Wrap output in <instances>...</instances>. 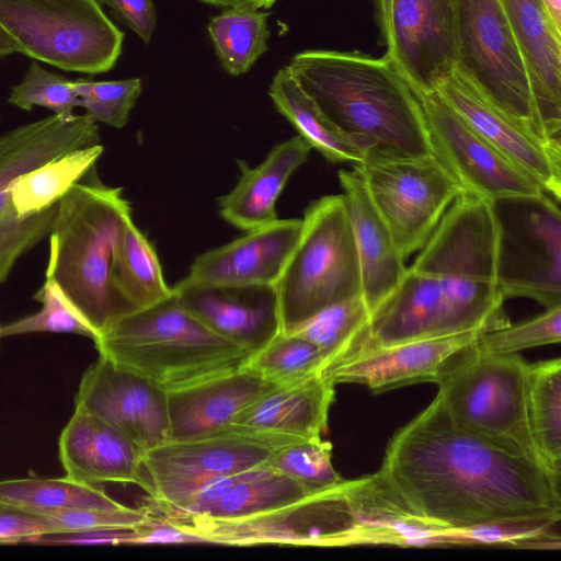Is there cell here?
Listing matches in <instances>:
<instances>
[{
  "mask_svg": "<svg viewBox=\"0 0 561 561\" xmlns=\"http://www.w3.org/2000/svg\"><path fill=\"white\" fill-rule=\"evenodd\" d=\"M37 512L48 517L54 531L133 528L149 517L146 506L138 508L125 506L118 510L80 508Z\"/></svg>",
  "mask_w": 561,
  "mask_h": 561,
  "instance_id": "43",
  "label": "cell"
},
{
  "mask_svg": "<svg viewBox=\"0 0 561 561\" xmlns=\"http://www.w3.org/2000/svg\"><path fill=\"white\" fill-rule=\"evenodd\" d=\"M268 16L261 9L231 7L210 19L207 32L227 73L248 72L267 50Z\"/></svg>",
  "mask_w": 561,
  "mask_h": 561,
  "instance_id": "32",
  "label": "cell"
},
{
  "mask_svg": "<svg viewBox=\"0 0 561 561\" xmlns=\"http://www.w3.org/2000/svg\"><path fill=\"white\" fill-rule=\"evenodd\" d=\"M0 26L18 53L65 71L105 73L123 49L98 0H0Z\"/></svg>",
  "mask_w": 561,
  "mask_h": 561,
  "instance_id": "8",
  "label": "cell"
},
{
  "mask_svg": "<svg viewBox=\"0 0 561 561\" xmlns=\"http://www.w3.org/2000/svg\"><path fill=\"white\" fill-rule=\"evenodd\" d=\"M302 228V219H277L198 255L185 280L218 285H275Z\"/></svg>",
  "mask_w": 561,
  "mask_h": 561,
  "instance_id": "20",
  "label": "cell"
},
{
  "mask_svg": "<svg viewBox=\"0 0 561 561\" xmlns=\"http://www.w3.org/2000/svg\"><path fill=\"white\" fill-rule=\"evenodd\" d=\"M496 227V280L505 299L561 305V213L547 193L491 202Z\"/></svg>",
  "mask_w": 561,
  "mask_h": 561,
  "instance_id": "10",
  "label": "cell"
},
{
  "mask_svg": "<svg viewBox=\"0 0 561 561\" xmlns=\"http://www.w3.org/2000/svg\"><path fill=\"white\" fill-rule=\"evenodd\" d=\"M309 494L312 493L298 482L265 465L245 471L220 499L193 517L243 518L295 502Z\"/></svg>",
  "mask_w": 561,
  "mask_h": 561,
  "instance_id": "33",
  "label": "cell"
},
{
  "mask_svg": "<svg viewBox=\"0 0 561 561\" xmlns=\"http://www.w3.org/2000/svg\"><path fill=\"white\" fill-rule=\"evenodd\" d=\"M334 387L324 374L278 385L239 413L230 426L298 439L321 438L328 427Z\"/></svg>",
  "mask_w": 561,
  "mask_h": 561,
  "instance_id": "26",
  "label": "cell"
},
{
  "mask_svg": "<svg viewBox=\"0 0 561 561\" xmlns=\"http://www.w3.org/2000/svg\"><path fill=\"white\" fill-rule=\"evenodd\" d=\"M8 102L27 112L34 106L45 107L58 116H71L79 107L71 80L43 68L36 60L30 64L21 82L11 87Z\"/></svg>",
  "mask_w": 561,
  "mask_h": 561,
  "instance_id": "40",
  "label": "cell"
},
{
  "mask_svg": "<svg viewBox=\"0 0 561 561\" xmlns=\"http://www.w3.org/2000/svg\"><path fill=\"white\" fill-rule=\"evenodd\" d=\"M368 321L369 310L359 294L320 310L293 333L308 340L325 355V373L362 348Z\"/></svg>",
  "mask_w": 561,
  "mask_h": 561,
  "instance_id": "34",
  "label": "cell"
},
{
  "mask_svg": "<svg viewBox=\"0 0 561 561\" xmlns=\"http://www.w3.org/2000/svg\"><path fill=\"white\" fill-rule=\"evenodd\" d=\"M113 15L130 28L145 44H149L156 30L157 14L153 0H98Z\"/></svg>",
  "mask_w": 561,
  "mask_h": 561,
  "instance_id": "45",
  "label": "cell"
},
{
  "mask_svg": "<svg viewBox=\"0 0 561 561\" xmlns=\"http://www.w3.org/2000/svg\"><path fill=\"white\" fill-rule=\"evenodd\" d=\"M93 342L100 356L165 392L242 368L251 356L203 323L174 291L116 319Z\"/></svg>",
  "mask_w": 561,
  "mask_h": 561,
  "instance_id": "5",
  "label": "cell"
},
{
  "mask_svg": "<svg viewBox=\"0 0 561 561\" xmlns=\"http://www.w3.org/2000/svg\"><path fill=\"white\" fill-rule=\"evenodd\" d=\"M103 151L101 144L73 149L20 175L11 187L16 214L30 216L58 204L95 167Z\"/></svg>",
  "mask_w": 561,
  "mask_h": 561,
  "instance_id": "31",
  "label": "cell"
},
{
  "mask_svg": "<svg viewBox=\"0 0 561 561\" xmlns=\"http://www.w3.org/2000/svg\"><path fill=\"white\" fill-rule=\"evenodd\" d=\"M34 299L42 308L30 316L0 325V339L27 333H73L95 340L96 333L65 296L60 287L46 278Z\"/></svg>",
  "mask_w": 561,
  "mask_h": 561,
  "instance_id": "38",
  "label": "cell"
},
{
  "mask_svg": "<svg viewBox=\"0 0 561 561\" xmlns=\"http://www.w3.org/2000/svg\"><path fill=\"white\" fill-rule=\"evenodd\" d=\"M344 482L271 511L236 519L159 515L197 542L226 546H346L353 522Z\"/></svg>",
  "mask_w": 561,
  "mask_h": 561,
  "instance_id": "12",
  "label": "cell"
},
{
  "mask_svg": "<svg viewBox=\"0 0 561 561\" xmlns=\"http://www.w3.org/2000/svg\"><path fill=\"white\" fill-rule=\"evenodd\" d=\"M356 167L404 261L423 248L445 211L463 192L434 154H366Z\"/></svg>",
  "mask_w": 561,
  "mask_h": 561,
  "instance_id": "11",
  "label": "cell"
},
{
  "mask_svg": "<svg viewBox=\"0 0 561 561\" xmlns=\"http://www.w3.org/2000/svg\"><path fill=\"white\" fill-rule=\"evenodd\" d=\"M57 211L58 204L30 216L14 213L0 220V285L18 259L49 234Z\"/></svg>",
  "mask_w": 561,
  "mask_h": 561,
  "instance_id": "42",
  "label": "cell"
},
{
  "mask_svg": "<svg viewBox=\"0 0 561 561\" xmlns=\"http://www.w3.org/2000/svg\"><path fill=\"white\" fill-rule=\"evenodd\" d=\"M71 85L79 99V107L94 123H103L115 128H123L141 91L139 78L115 81H92L85 78L71 80Z\"/></svg>",
  "mask_w": 561,
  "mask_h": 561,
  "instance_id": "39",
  "label": "cell"
},
{
  "mask_svg": "<svg viewBox=\"0 0 561 561\" xmlns=\"http://www.w3.org/2000/svg\"><path fill=\"white\" fill-rule=\"evenodd\" d=\"M304 439L229 426L197 438L168 440L142 456L149 499L175 505L202 483L265 466L280 448Z\"/></svg>",
  "mask_w": 561,
  "mask_h": 561,
  "instance_id": "13",
  "label": "cell"
},
{
  "mask_svg": "<svg viewBox=\"0 0 561 561\" xmlns=\"http://www.w3.org/2000/svg\"><path fill=\"white\" fill-rule=\"evenodd\" d=\"M130 219L122 187L103 184L94 167L61 197L49 232L46 278L60 287L96 337L125 314L112 270Z\"/></svg>",
  "mask_w": 561,
  "mask_h": 561,
  "instance_id": "4",
  "label": "cell"
},
{
  "mask_svg": "<svg viewBox=\"0 0 561 561\" xmlns=\"http://www.w3.org/2000/svg\"><path fill=\"white\" fill-rule=\"evenodd\" d=\"M276 386L242 367L167 392L169 440L197 438L227 430L239 413Z\"/></svg>",
  "mask_w": 561,
  "mask_h": 561,
  "instance_id": "23",
  "label": "cell"
},
{
  "mask_svg": "<svg viewBox=\"0 0 561 561\" xmlns=\"http://www.w3.org/2000/svg\"><path fill=\"white\" fill-rule=\"evenodd\" d=\"M268 94L276 110L327 160L352 165L363 161L365 152L331 123L298 84L287 65L274 75Z\"/></svg>",
  "mask_w": 561,
  "mask_h": 561,
  "instance_id": "28",
  "label": "cell"
},
{
  "mask_svg": "<svg viewBox=\"0 0 561 561\" xmlns=\"http://www.w3.org/2000/svg\"><path fill=\"white\" fill-rule=\"evenodd\" d=\"M4 504H5V503H3V502H1V501H0V506H2V505H4Z\"/></svg>",
  "mask_w": 561,
  "mask_h": 561,
  "instance_id": "51",
  "label": "cell"
},
{
  "mask_svg": "<svg viewBox=\"0 0 561 561\" xmlns=\"http://www.w3.org/2000/svg\"><path fill=\"white\" fill-rule=\"evenodd\" d=\"M435 91L472 129L560 203L561 145L545 141L515 122L457 68Z\"/></svg>",
  "mask_w": 561,
  "mask_h": 561,
  "instance_id": "17",
  "label": "cell"
},
{
  "mask_svg": "<svg viewBox=\"0 0 561 561\" xmlns=\"http://www.w3.org/2000/svg\"><path fill=\"white\" fill-rule=\"evenodd\" d=\"M58 446L66 477L92 485L135 484L151 494L142 465L144 453L104 420L75 410Z\"/></svg>",
  "mask_w": 561,
  "mask_h": 561,
  "instance_id": "21",
  "label": "cell"
},
{
  "mask_svg": "<svg viewBox=\"0 0 561 561\" xmlns=\"http://www.w3.org/2000/svg\"><path fill=\"white\" fill-rule=\"evenodd\" d=\"M266 465L295 480L309 493L334 488L344 481L333 467L331 443L322 438L291 443L276 451Z\"/></svg>",
  "mask_w": 561,
  "mask_h": 561,
  "instance_id": "37",
  "label": "cell"
},
{
  "mask_svg": "<svg viewBox=\"0 0 561 561\" xmlns=\"http://www.w3.org/2000/svg\"><path fill=\"white\" fill-rule=\"evenodd\" d=\"M112 285L125 314L173 294L164 280L156 250L133 219L127 222L118 245Z\"/></svg>",
  "mask_w": 561,
  "mask_h": 561,
  "instance_id": "30",
  "label": "cell"
},
{
  "mask_svg": "<svg viewBox=\"0 0 561 561\" xmlns=\"http://www.w3.org/2000/svg\"><path fill=\"white\" fill-rule=\"evenodd\" d=\"M243 367L274 385H288L323 374L327 357L308 340L295 333L280 332L252 354Z\"/></svg>",
  "mask_w": 561,
  "mask_h": 561,
  "instance_id": "36",
  "label": "cell"
},
{
  "mask_svg": "<svg viewBox=\"0 0 561 561\" xmlns=\"http://www.w3.org/2000/svg\"><path fill=\"white\" fill-rule=\"evenodd\" d=\"M203 3L220 7H251L255 9H268L278 0H199Z\"/></svg>",
  "mask_w": 561,
  "mask_h": 561,
  "instance_id": "48",
  "label": "cell"
},
{
  "mask_svg": "<svg viewBox=\"0 0 561 561\" xmlns=\"http://www.w3.org/2000/svg\"><path fill=\"white\" fill-rule=\"evenodd\" d=\"M344 197L358 257L362 295L370 313L401 282L407 266L394 240L373 205L356 165L340 170Z\"/></svg>",
  "mask_w": 561,
  "mask_h": 561,
  "instance_id": "24",
  "label": "cell"
},
{
  "mask_svg": "<svg viewBox=\"0 0 561 561\" xmlns=\"http://www.w3.org/2000/svg\"><path fill=\"white\" fill-rule=\"evenodd\" d=\"M13 53H16V49L7 33L0 26V57H4Z\"/></svg>",
  "mask_w": 561,
  "mask_h": 561,
  "instance_id": "50",
  "label": "cell"
},
{
  "mask_svg": "<svg viewBox=\"0 0 561 561\" xmlns=\"http://www.w3.org/2000/svg\"><path fill=\"white\" fill-rule=\"evenodd\" d=\"M528 365L518 353L488 354L474 342L444 369L436 396L456 426L538 463L527 420Z\"/></svg>",
  "mask_w": 561,
  "mask_h": 561,
  "instance_id": "7",
  "label": "cell"
},
{
  "mask_svg": "<svg viewBox=\"0 0 561 561\" xmlns=\"http://www.w3.org/2000/svg\"><path fill=\"white\" fill-rule=\"evenodd\" d=\"M561 341V305L518 324L481 333L476 346L488 354H514Z\"/></svg>",
  "mask_w": 561,
  "mask_h": 561,
  "instance_id": "41",
  "label": "cell"
},
{
  "mask_svg": "<svg viewBox=\"0 0 561 561\" xmlns=\"http://www.w3.org/2000/svg\"><path fill=\"white\" fill-rule=\"evenodd\" d=\"M100 140L96 123L84 114H53L0 135V220L16 213L11 187L20 175L73 149L99 145Z\"/></svg>",
  "mask_w": 561,
  "mask_h": 561,
  "instance_id": "25",
  "label": "cell"
},
{
  "mask_svg": "<svg viewBox=\"0 0 561 561\" xmlns=\"http://www.w3.org/2000/svg\"><path fill=\"white\" fill-rule=\"evenodd\" d=\"M275 287L287 334L320 310L362 294L344 194L322 196L306 208L299 239Z\"/></svg>",
  "mask_w": 561,
  "mask_h": 561,
  "instance_id": "6",
  "label": "cell"
},
{
  "mask_svg": "<svg viewBox=\"0 0 561 561\" xmlns=\"http://www.w3.org/2000/svg\"><path fill=\"white\" fill-rule=\"evenodd\" d=\"M496 280L491 202L462 192L369 316L364 350L510 324Z\"/></svg>",
  "mask_w": 561,
  "mask_h": 561,
  "instance_id": "2",
  "label": "cell"
},
{
  "mask_svg": "<svg viewBox=\"0 0 561 561\" xmlns=\"http://www.w3.org/2000/svg\"><path fill=\"white\" fill-rule=\"evenodd\" d=\"M376 473L412 514L443 528L561 517L559 482L456 426L437 396L393 434Z\"/></svg>",
  "mask_w": 561,
  "mask_h": 561,
  "instance_id": "1",
  "label": "cell"
},
{
  "mask_svg": "<svg viewBox=\"0 0 561 561\" xmlns=\"http://www.w3.org/2000/svg\"><path fill=\"white\" fill-rule=\"evenodd\" d=\"M524 59L547 138L561 144V30L542 0H500Z\"/></svg>",
  "mask_w": 561,
  "mask_h": 561,
  "instance_id": "22",
  "label": "cell"
},
{
  "mask_svg": "<svg viewBox=\"0 0 561 561\" xmlns=\"http://www.w3.org/2000/svg\"><path fill=\"white\" fill-rule=\"evenodd\" d=\"M457 66L497 108L549 140L538 117L524 59L500 0H451Z\"/></svg>",
  "mask_w": 561,
  "mask_h": 561,
  "instance_id": "9",
  "label": "cell"
},
{
  "mask_svg": "<svg viewBox=\"0 0 561 561\" xmlns=\"http://www.w3.org/2000/svg\"><path fill=\"white\" fill-rule=\"evenodd\" d=\"M417 95L433 154L463 192L489 202L543 192L533 178L472 129L436 91Z\"/></svg>",
  "mask_w": 561,
  "mask_h": 561,
  "instance_id": "15",
  "label": "cell"
},
{
  "mask_svg": "<svg viewBox=\"0 0 561 561\" xmlns=\"http://www.w3.org/2000/svg\"><path fill=\"white\" fill-rule=\"evenodd\" d=\"M75 410L104 420L142 453L170 439L167 392L102 356L82 375Z\"/></svg>",
  "mask_w": 561,
  "mask_h": 561,
  "instance_id": "16",
  "label": "cell"
},
{
  "mask_svg": "<svg viewBox=\"0 0 561 561\" xmlns=\"http://www.w3.org/2000/svg\"><path fill=\"white\" fill-rule=\"evenodd\" d=\"M480 334L467 331L365 350L324 375L335 385H364L375 394L420 382L436 383L455 356Z\"/></svg>",
  "mask_w": 561,
  "mask_h": 561,
  "instance_id": "19",
  "label": "cell"
},
{
  "mask_svg": "<svg viewBox=\"0 0 561 561\" xmlns=\"http://www.w3.org/2000/svg\"><path fill=\"white\" fill-rule=\"evenodd\" d=\"M312 147L299 134L277 144L255 168L238 161L237 185L218 199L220 216L249 231L278 219L276 202L293 173L306 162Z\"/></svg>",
  "mask_w": 561,
  "mask_h": 561,
  "instance_id": "27",
  "label": "cell"
},
{
  "mask_svg": "<svg viewBox=\"0 0 561 561\" xmlns=\"http://www.w3.org/2000/svg\"><path fill=\"white\" fill-rule=\"evenodd\" d=\"M331 123L366 154H433L416 92L386 56L308 49L287 65Z\"/></svg>",
  "mask_w": 561,
  "mask_h": 561,
  "instance_id": "3",
  "label": "cell"
},
{
  "mask_svg": "<svg viewBox=\"0 0 561 561\" xmlns=\"http://www.w3.org/2000/svg\"><path fill=\"white\" fill-rule=\"evenodd\" d=\"M0 501L35 511L125 507L96 485L78 482L68 477L0 481Z\"/></svg>",
  "mask_w": 561,
  "mask_h": 561,
  "instance_id": "35",
  "label": "cell"
},
{
  "mask_svg": "<svg viewBox=\"0 0 561 561\" xmlns=\"http://www.w3.org/2000/svg\"><path fill=\"white\" fill-rule=\"evenodd\" d=\"M46 533H54V527L43 513L11 504L0 506V543L25 542Z\"/></svg>",
  "mask_w": 561,
  "mask_h": 561,
  "instance_id": "44",
  "label": "cell"
},
{
  "mask_svg": "<svg viewBox=\"0 0 561 561\" xmlns=\"http://www.w3.org/2000/svg\"><path fill=\"white\" fill-rule=\"evenodd\" d=\"M172 288L188 311L251 355L282 332L275 285L196 284L183 278Z\"/></svg>",
  "mask_w": 561,
  "mask_h": 561,
  "instance_id": "18",
  "label": "cell"
},
{
  "mask_svg": "<svg viewBox=\"0 0 561 561\" xmlns=\"http://www.w3.org/2000/svg\"><path fill=\"white\" fill-rule=\"evenodd\" d=\"M133 528L54 531L28 538V543L46 545H131Z\"/></svg>",
  "mask_w": 561,
  "mask_h": 561,
  "instance_id": "46",
  "label": "cell"
},
{
  "mask_svg": "<svg viewBox=\"0 0 561 561\" xmlns=\"http://www.w3.org/2000/svg\"><path fill=\"white\" fill-rule=\"evenodd\" d=\"M527 420L536 458L557 482L561 480V359L528 365Z\"/></svg>",
  "mask_w": 561,
  "mask_h": 561,
  "instance_id": "29",
  "label": "cell"
},
{
  "mask_svg": "<svg viewBox=\"0 0 561 561\" xmlns=\"http://www.w3.org/2000/svg\"><path fill=\"white\" fill-rule=\"evenodd\" d=\"M147 511L149 513L148 519L134 527L131 545L197 542L195 538L180 530L168 520L152 514L148 508Z\"/></svg>",
  "mask_w": 561,
  "mask_h": 561,
  "instance_id": "47",
  "label": "cell"
},
{
  "mask_svg": "<svg viewBox=\"0 0 561 561\" xmlns=\"http://www.w3.org/2000/svg\"><path fill=\"white\" fill-rule=\"evenodd\" d=\"M386 56L416 94L433 92L457 66L451 0H376Z\"/></svg>",
  "mask_w": 561,
  "mask_h": 561,
  "instance_id": "14",
  "label": "cell"
},
{
  "mask_svg": "<svg viewBox=\"0 0 561 561\" xmlns=\"http://www.w3.org/2000/svg\"><path fill=\"white\" fill-rule=\"evenodd\" d=\"M542 2L556 26L561 30V0H542Z\"/></svg>",
  "mask_w": 561,
  "mask_h": 561,
  "instance_id": "49",
  "label": "cell"
}]
</instances>
